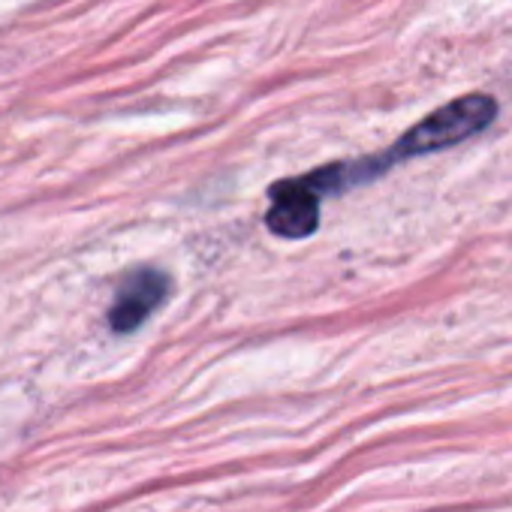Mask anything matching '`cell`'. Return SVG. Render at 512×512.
<instances>
[{
	"mask_svg": "<svg viewBox=\"0 0 512 512\" xmlns=\"http://www.w3.org/2000/svg\"><path fill=\"white\" fill-rule=\"evenodd\" d=\"M497 118V100L488 94H464L428 118H422L416 127H410L383 157V166H392L398 160H410L419 154H434L443 148H452L476 133H482Z\"/></svg>",
	"mask_w": 512,
	"mask_h": 512,
	"instance_id": "obj_1",
	"label": "cell"
},
{
	"mask_svg": "<svg viewBox=\"0 0 512 512\" xmlns=\"http://www.w3.org/2000/svg\"><path fill=\"white\" fill-rule=\"evenodd\" d=\"M169 296V278L157 269H136L118 287V296L109 308V326L124 335L139 329Z\"/></svg>",
	"mask_w": 512,
	"mask_h": 512,
	"instance_id": "obj_2",
	"label": "cell"
},
{
	"mask_svg": "<svg viewBox=\"0 0 512 512\" xmlns=\"http://www.w3.org/2000/svg\"><path fill=\"white\" fill-rule=\"evenodd\" d=\"M266 226L281 238H308L320 226V196L305 184V178L281 181L272 190V208Z\"/></svg>",
	"mask_w": 512,
	"mask_h": 512,
	"instance_id": "obj_3",
	"label": "cell"
}]
</instances>
